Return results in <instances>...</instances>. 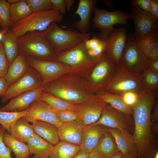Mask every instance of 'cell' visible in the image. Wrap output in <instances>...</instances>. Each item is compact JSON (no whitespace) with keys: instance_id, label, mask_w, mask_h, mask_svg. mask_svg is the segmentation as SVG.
<instances>
[{"instance_id":"16","label":"cell","mask_w":158,"mask_h":158,"mask_svg":"<svg viewBox=\"0 0 158 158\" xmlns=\"http://www.w3.org/2000/svg\"><path fill=\"white\" fill-rule=\"evenodd\" d=\"M47 83H43L39 87L21 94L10 100L8 103L0 108V111H20L27 110L34 101L37 100L46 88Z\"/></svg>"},{"instance_id":"18","label":"cell","mask_w":158,"mask_h":158,"mask_svg":"<svg viewBox=\"0 0 158 158\" xmlns=\"http://www.w3.org/2000/svg\"><path fill=\"white\" fill-rule=\"evenodd\" d=\"M84 127L83 123L80 120L62 123L58 128L60 140L80 146Z\"/></svg>"},{"instance_id":"38","label":"cell","mask_w":158,"mask_h":158,"mask_svg":"<svg viewBox=\"0 0 158 158\" xmlns=\"http://www.w3.org/2000/svg\"><path fill=\"white\" fill-rule=\"evenodd\" d=\"M32 12L53 9L51 0H25Z\"/></svg>"},{"instance_id":"60","label":"cell","mask_w":158,"mask_h":158,"mask_svg":"<svg viewBox=\"0 0 158 158\" xmlns=\"http://www.w3.org/2000/svg\"><path fill=\"white\" fill-rule=\"evenodd\" d=\"M27 158H38V157H36L35 156H34V157H27ZM50 158L49 157H46V158Z\"/></svg>"},{"instance_id":"42","label":"cell","mask_w":158,"mask_h":158,"mask_svg":"<svg viewBox=\"0 0 158 158\" xmlns=\"http://www.w3.org/2000/svg\"><path fill=\"white\" fill-rule=\"evenodd\" d=\"M152 113L150 116L151 130L154 134H158V98L156 99L154 104Z\"/></svg>"},{"instance_id":"6","label":"cell","mask_w":158,"mask_h":158,"mask_svg":"<svg viewBox=\"0 0 158 158\" xmlns=\"http://www.w3.org/2000/svg\"><path fill=\"white\" fill-rule=\"evenodd\" d=\"M150 61L139 48L134 36H128L119 63L129 71L141 74L147 69Z\"/></svg>"},{"instance_id":"21","label":"cell","mask_w":158,"mask_h":158,"mask_svg":"<svg viewBox=\"0 0 158 158\" xmlns=\"http://www.w3.org/2000/svg\"><path fill=\"white\" fill-rule=\"evenodd\" d=\"M97 2L96 0H80L75 15H78L80 19L73 24V26L80 32L85 34L89 28L91 14Z\"/></svg>"},{"instance_id":"27","label":"cell","mask_w":158,"mask_h":158,"mask_svg":"<svg viewBox=\"0 0 158 158\" xmlns=\"http://www.w3.org/2000/svg\"><path fill=\"white\" fill-rule=\"evenodd\" d=\"M0 40L3 46L7 59L10 64L18 54L17 37L10 28L2 35Z\"/></svg>"},{"instance_id":"41","label":"cell","mask_w":158,"mask_h":158,"mask_svg":"<svg viewBox=\"0 0 158 158\" xmlns=\"http://www.w3.org/2000/svg\"><path fill=\"white\" fill-rule=\"evenodd\" d=\"M139 94L134 92L128 91L119 96L126 104L132 109L138 102Z\"/></svg>"},{"instance_id":"59","label":"cell","mask_w":158,"mask_h":158,"mask_svg":"<svg viewBox=\"0 0 158 158\" xmlns=\"http://www.w3.org/2000/svg\"><path fill=\"white\" fill-rule=\"evenodd\" d=\"M153 158H158V151L154 154Z\"/></svg>"},{"instance_id":"17","label":"cell","mask_w":158,"mask_h":158,"mask_svg":"<svg viewBox=\"0 0 158 158\" xmlns=\"http://www.w3.org/2000/svg\"><path fill=\"white\" fill-rule=\"evenodd\" d=\"M127 37L126 30L118 28L114 29L106 40V56L117 64L120 62Z\"/></svg>"},{"instance_id":"7","label":"cell","mask_w":158,"mask_h":158,"mask_svg":"<svg viewBox=\"0 0 158 158\" xmlns=\"http://www.w3.org/2000/svg\"><path fill=\"white\" fill-rule=\"evenodd\" d=\"M93 11L94 13L93 25L101 29L99 37L105 40L114 30V25L118 24L128 25L127 20L130 19V15L121 10L110 12L95 7Z\"/></svg>"},{"instance_id":"52","label":"cell","mask_w":158,"mask_h":158,"mask_svg":"<svg viewBox=\"0 0 158 158\" xmlns=\"http://www.w3.org/2000/svg\"><path fill=\"white\" fill-rule=\"evenodd\" d=\"M104 158H123V154L119 150L107 156Z\"/></svg>"},{"instance_id":"39","label":"cell","mask_w":158,"mask_h":158,"mask_svg":"<svg viewBox=\"0 0 158 158\" xmlns=\"http://www.w3.org/2000/svg\"><path fill=\"white\" fill-rule=\"evenodd\" d=\"M54 111L58 119L62 123L79 120L75 111L66 110L58 111L55 109Z\"/></svg>"},{"instance_id":"32","label":"cell","mask_w":158,"mask_h":158,"mask_svg":"<svg viewBox=\"0 0 158 158\" xmlns=\"http://www.w3.org/2000/svg\"><path fill=\"white\" fill-rule=\"evenodd\" d=\"M9 10L12 26L32 12L25 0H21L18 2L10 4Z\"/></svg>"},{"instance_id":"5","label":"cell","mask_w":158,"mask_h":158,"mask_svg":"<svg viewBox=\"0 0 158 158\" xmlns=\"http://www.w3.org/2000/svg\"><path fill=\"white\" fill-rule=\"evenodd\" d=\"M106 91L118 95L128 91L140 94L144 91L140 74L130 72L120 63H117Z\"/></svg>"},{"instance_id":"3","label":"cell","mask_w":158,"mask_h":158,"mask_svg":"<svg viewBox=\"0 0 158 158\" xmlns=\"http://www.w3.org/2000/svg\"><path fill=\"white\" fill-rule=\"evenodd\" d=\"M63 17L57 10L32 12L12 26L10 29L17 37L32 31H44L53 23H60Z\"/></svg>"},{"instance_id":"61","label":"cell","mask_w":158,"mask_h":158,"mask_svg":"<svg viewBox=\"0 0 158 158\" xmlns=\"http://www.w3.org/2000/svg\"><path fill=\"white\" fill-rule=\"evenodd\" d=\"M1 28H0V33L1 32Z\"/></svg>"},{"instance_id":"46","label":"cell","mask_w":158,"mask_h":158,"mask_svg":"<svg viewBox=\"0 0 158 158\" xmlns=\"http://www.w3.org/2000/svg\"><path fill=\"white\" fill-rule=\"evenodd\" d=\"M53 9L60 11L61 14L65 13L66 11L64 0H51Z\"/></svg>"},{"instance_id":"55","label":"cell","mask_w":158,"mask_h":158,"mask_svg":"<svg viewBox=\"0 0 158 158\" xmlns=\"http://www.w3.org/2000/svg\"><path fill=\"white\" fill-rule=\"evenodd\" d=\"M66 10L68 11L70 10L71 7L73 6L74 1L73 0H64Z\"/></svg>"},{"instance_id":"10","label":"cell","mask_w":158,"mask_h":158,"mask_svg":"<svg viewBox=\"0 0 158 158\" xmlns=\"http://www.w3.org/2000/svg\"><path fill=\"white\" fill-rule=\"evenodd\" d=\"M107 104L97 96H91L76 104L75 111L79 119L85 126L94 123L99 119Z\"/></svg>"},{"instance_id":"1","label":"cell","mask_w":158,"mask_h":158,"mask_svg":"<svg viewBox=\"0 0 158 158\" xmlns=\"http://www.w3.org/2000/svg\"><path fill=\"white\" fill-rule=\"evenodd\" d=\"M158 92V90L144 91L139 94L138 102L132 109L134 123L133 135L136 147V158H153L158 151L157 138L151 131L150 123V116Z\"/></svg>"},{"instance_id":"22","label":"cell","mask_w":158,"mask_h":158,"mask_svg":"<svg viewBox=\"0 0 158 158\" xmlns=\"http://www.w3.org/2000/svg\"><path fill=\"white\" fill-rule=\"evenodd\" d=\"M26 142L30 155L33 154L39 158L49 157L54 147V145L36 133L29 139Z\"/></svg>"},{"instance_id":"53","label":"cell","mask_w":158,"mask_h":158,"mask_svg":"<svg viewBox=\"0 0 158 158\" xmlns=\"http://www.w3.org/2000/svg\"><path fill=\"white\" fill-rule=\"evenodd\" d=\"M89 154L84 151L80 150L73 158H88Z\"/></svg>"},{"instance_id":"58","label":"cell","mask_w":158,"mask_h":158,"mask_svg":"<svg viewBox=\"0 0 158 158\" xmlns=\"http://www.w3.org/2000/svg\"><path fill=\"white\" fill-rule=\"evenodd\" d=\"M20 0H8L7 1L10 4H11L18 2Z\"/></svg>"},{"instance_id":"19","label":"cell","mask_w":158,"mask_h":158,"mask_svg":"<svg viewBox=\"0 0 158 158\" xmlns=\"http://www.w3.org/2000/svg\"><path fill=\"white\" fill-rule=\"evenodd\" d=\"M109 128L100 124L84 126L80 150L90 153L94 151L100 139Z\"/></svg>"},{"instance_id":"50","label":"cell","mask_w":158,"mask_h":158,"mask_svg":"<svg viewBox=\"0 0 158 158\" xmlns=\"http://www.w3.org/2000/svg\"><path fill=\"white\" fill-rule=\"evenodd\" d=\"M9 86L4 77H0V97L4 95Z\"/></svg>"},{"instance_id":"12","label":"cell","mask_w":158,"mask_h":158,"mask_svg":"<svg viewBox=\"0 0 158 158\" xmlns=\"http://www.w3.org/2000/svg\"><path fill=\"white\" fill-rule=\"evenodd\" d=\"M85 42L62 51L61 53L59 52L54 61L72 66L96 63L102 56L96 59L90 56L87 53Z\"/></svg>"},{"instance_id":"9","label":"cell","mask_w":158,"mask_h":158,"mask_svg":"<svg viewBox=\"0 0 158 158\" xmlns=\"http://www.w3.org/2000/svg\"><path fill=\"white\" fill-rule=\"evenodd\" d=\"M43 83L42 79L38 73L30 66L26 73L13 84L9 86L1 101L4 103L25 92L37 88Z\"/></svg>"},{"instance_id":"4","label":"cell","mask_w":158,"mask_h":158,"mask_svg":"<svg viewBox=\"0 0 158 158\" xmlns=\"http://www.w3.org/2000/svg\"><path fill=\"white\" fill-rule=\"evenodd\" d=\"M51 44L58 52L70 49L90 39V34H83L73 29L65 30L55 22L44 31Z\"/></svg>"},{"instance_id":"15","label":"cell","mask_w":158,"mask_h":158,"mask_svg":"<svg viewBox=\"0 0 158 158\" xmlns=\"http://www.w3.org/2000/svg\"><path fill=\"white\" fill-rule=\"evenodd\" d=\"M130 19L133 20L137 36L158 29V19L140 8L134 0L131 1Z\"/></svg>"},{"instance_id":"28","label":"cell","mask_w":158,"mask_h":158,"mask_svg":"<svg viewBox=\"0 0 158 158\" xmlns=\"http://www.w3.org/2000/svg\"><path fill=\"white\" fill-rule=\"evenodd\" d=\"M80 150V146L61 140L54 145L50 158H73Z\"/></svg>"},{"instance_id":"49","label":"cell","mask_w":158,"mask_h":158,"mask_svg":"<svg viewBox=\"0 0 158 158\" xmlns=\"http://www.w3.org/2000/svg\"><path fill=\"white\" fill-rule=\"evenodd\" d=\"M149 13L158 19V0H151V5Z\"/></svg>"},{"instance_id":"29","label":"cell","mask_w":158,"mask_h":158,"mask_svg":"<svg viewBox=\"0 0 158 158\" xmlns=\"http://www.w3.org/2000/svg\"><path fill=\"white\" fill-rule=\"evenodd\" d=\"M3 139L6 145L13 152L16 158H27L30 156L28 145L17 140L8 132H5Z\"/></svg>"},{"instance_id":"31","label":"cell","mask_w":158,"mask_h":158,"mask_svg":"<svg viewBox=\"0 0 158 158\" xmlns=\"http://www.w3.org/2000/svg\"><path fill=\"white\" fill-rule=\"evenodd\" d=\"M96 96L113 108L131 116L133 115V110L126 104L120 96L107 91L97 93Z\"/></svg>"},{"instance_id":"51","label":"cell","mask_w":158,"mask_h":158,"mask_svg":"<svg viewBox=\"0 0 158 158\" xmlns=\"http://www.w3.org/2000/svg\"><path fill=\"white\" fill-rule=\"evenodd\" d=\"M147 69L158 73V60L150 61Z\"/></svg>"},{"instance_id":"40","label":"cell","mask_w":158,"mask_h":158,"mask_svg":"<svg viewBox=\"0 0 158 158\" xmlns=\"http://www.w3.org/2000/svg\"><path fill=\"white\" fill-rule=\"evenodd\" d=\"M9 65L0 40V77H4L7 73Z\"/></svg>"},{"instance_id":"47","label":"cell","mask_w":158,"mask_h":158,"mask_svg":"<svg viewBox=\"0 0 158 158\" xmlns=\"http://www.w3.org/2000/svg\"><path fill=\"white\" fill-rule=\"evenodd\" d=\"M133 0L142 10L146 12H149L151 5V0Z\"/></svg>"},{"instance_id":"30","label":"cell","mask_w":158,"mask_h":158,"mask_svg":"<svg viewBox=\"0 0 158 158\" xmlns=\"http://www.w3.org/2000/svg\"><path fill=\"white\" fill-rule=\"evenodd\" d=\"M119 150L114 137L108 131L102 136L94 151L105 157Z\"/></svg>"},{"instance_id":"34","label":"cell","mask_w":158,"mask_h":158,"mask_svg":"<svg viewBox=\"0 0 158 158\" xmlns=\"http://www.w3.org/2000/svg\"><path fill=\"white\" fill-rule=\"evenodd\" d=\"M136 40L139 48L147 57L154 45L158 41V29L143 35L137 36Z\"/></svg>"},{"instance_id":"45","label":"cell","mask_w":158,"mask_h":158,"mask_svg":"<svg viewBox=\"0 0 158 158\" xmlns=\"http://www.w3.org/2000/svg\"><path fill=\"white\" fill-rule=\"evenodd\" d=\"M104 40L99 37L94 36L85 42V47L87 50H93L99 45Z\"/></svg>"},{"instance_id":"13","label":"cell","mask_w":158,"mask_h":158,"mask_svg":"<svg viewBox=\"0 0 158 158\" xmlns=\"http://www.w3.org/2000/svg\"><path fill=\"white\" fill-rule=\"evenodd\" d=\"M26 59L29 66L41 76L43 83L54 80L68 69L66 67L54 61L41 60L30 56H27Z\"/></svg>"},{"instance_id":"36","label":"cell","mask_w":158,"mask_h":158,"mask_svg":"<svg viewBox=\"0 0 158 158\" xmlns=\"http://www.w3.org/2000/svg\"><path fill=\"white\" fill-rule=\"evenodd\" d=\"M140 79L144 90L150 92L158 89V73L148 69L140 74Z\"/></svg>"},{"instance_id":"2","label":"cell","mask_w":158,"mask_h":158,"mask_svg":"<svg viewBox=\"0 0 158 158\" xmlns=\"http://www.w3.org/2000/svg\"><path fill=\"white\" fill-rule=\"evenodd\" d=\"M18 54L54 61L59 52L53 47L44 31L29 32L17 37Z\"/></svg>"},{"instance_id":"33","label":"cell","mask_w":158,"mask_h":158,"mask_svg":"<svg viewBox=\"0 0 158 158\" xmlns=\"http://www.w3.org/2000/svg\"><path fill=\"white\" fill-rule=\"evenodd\" d=\"M37 100L45 102L57 111H76V104L64 100L50 93L44 92L41 93Z\"/></svg>"},{"instance_id":"57","label":"cell","mask_w":158,"mask_h":158,"mask_svg":"<svg viewBox=\"0 0 158 158\" xmlns=\"http://www.w3.org/2000/svg\"><path fill=\"white\" fill-rule=\"evenodd\" d=\"M104 1V3L106 4L108 6H109V7L112 8V5L111 2L110 1Z\"/></svg>"},{"instance_id":"23","label":"cell","mask_w":158,"mask_h":158,"mask_svg":"<svg viewBox=\"0 0 158 158\" xmlns=\"http://www.w3.org/2000/svg\"><path fill=\"white\" fill-rule=\"evenodd\" d=\"M109 131L114 137L118 150L123 155L136 156V147L132 135L118 130L109 128Z\"/></svg>"},{"instance_id":"44","label":"cell","mask_w":158,"mask_h":158,"mask_svg":"<svg viewBox=\"0 0 158 158\" xmlns=\"http://www.w3.org/2000/svg\"><path fill=\"white\" fill-rule=\"evenodd\" d=\"M106 47V40H104L99 45L94 49L87 50V53L90 56L93 58H98L102 56L103 54L105 52Z\"/></svg>"},{"instance_id":"56","label":"cell","mask_w":158,"mask_h":158,"mask_svg":"<svg viewBox=\"0 0 158 158\" xmlns=\"http://www.w3.org/2000/svg\"><path fill=\"white\" fill-rule=\"evenodd\" d=\"M123 158H136L135 156H133L129 154L123 155Z\"/></svg>"},{"instance_id":"48","label":"cell","mask_w":158,"mask_h":158,"mask_svg":"<svg viewBox=\"0 0 158 158\" xmlns=\"http://www.w3.org/2000/svg\"><path fill=\"white\" fill-rule=\"evenodd\" d=\"M147 57L150 61L158 60V41L154 45L149 52Z\"/></svg>"},{"instance_id":"20","label":"cell","mask_w":158,"mask_h":158,"mask_svg":"<svg viewBox=\"0 0 158 158\" xmlns=\"http://www.w3.org/2000/svg\"><path fill=\"white\" fill-rule=\"evenodd\" d=\"M43 92L75 104L80 103L86 99V97L77 90L70 87L62 86L56 83L47 85Z\"/></svg>"},{"instance_id":"24","label":"cell","mask_w":158,"mask_h":158,"mask_svg":"<svg viewBox=\"0 0 158 158\" xmlns=\"http://www.w3.org/2000/svg\"><path fill=\"white\" fill-rule=\"evenodd\" d=\"M30 68L26 57L18 54L10 64L7 73L4 78L10 86L23 76Z\"/></svg>"},{"instance_id":"43","label":"cell","mask_w":158,"mask_h":158,"mask_svg":"<svg viewBox=\"0 0 158 158\" xmlns=\"http://www.w3.org/2000/svg\"><path fill=\"white\" fill-rule=\"evenodd\" d=\"M6 129L0 125V158H12L11 156V150L6 145L3 139Z\"/></svg>"},{"instance_id":"37","label":"cell","mask_w":158,"mask_h":158,"mask_svg":"<svg viewBox=\"0 0 158 158\" xmlns=\"http://www.w3.org/2000/svg\"><path fill=\"white\" fill-rule=\"evenodd\" d=\"M10 4L6 0H0V28L2 30L11 27L10 17Z\"/></svg>"},{"instance_id":"35","label":"cell","mask_w":158,"mask_h":158,"mask_svg":"<svg viewBox=\"0 0 158 158\" xmlns=\"http://www.w3.org/2000/svg\"><path fill=\"white\" fill-rule=\"evenodd\" d=\"M27 111L28 109L20 111H0V125L9 133L16 121L18 118L25 116Z\"/></svg>"},{"instance_id":"14","label":"cell","mask_w":158,"mask_h":158,"mask_svg":"<svg viewBox=\"0 0 158 158\" xmlns=\"http://www.w3.org/2000/svg\"><path fill=\"white\" fill-rule=\"evenodd\" d=\"M26 115L22 117L29 122L37 120L51 123L57 128L62 124L58 119L54 109L43 101L37 100L29 106Z\"/></svg>"},{"instance_id":"54","label":"cell","mask_w":158,"mask_h":158,"mask_svg":"<svg viewBox=\"0 0 158 158\" xmlns=\"http://www.w3.org/2000/svg\"><path fill=\"white\" fill-rule=\"evenodd\" d=\"M101 154L95 151H93L89 154L88 158H104Z\"/></svg>"},{"instance_id":"26","label":"cell","mask_w":158,"mask_h":158,"mask_svg":"<svg viewBox=\"0 0 158 158\" xmlns=\"http://www.w3.org/2000/svg\"><path fill=\"white\" fill-rule=\"evenodd\" d=\"M9 133L17 140L25 143L35 133L32 125L23 117L16 121Z\"/></svg>"},{"instance_id":"11","label":"cell","mask_w":158,"mask_h":158,"mask_svg":"<svg viewBox=\"0 0 158 158\" xmlns=\"http://www.w3.org/2000/svg\"><path fill=\"white\" fill-rule=\"evenodd\" d=\"M116 64L107 56H102L94 65L91 74L94 90L97 93L106 91Z\"/></svg>"},{"instance_id":"8","label":"cell","mask_w":158,"mask_h":158,"mask_svg":"<svg viewBox=\"0 0 158 158\" xmlns=\"http://www.w3.org/2000/svg\"><path fill=\"white\" fill-rule=\"evenodd\" d=\"M100 124L133 135L134 123L133 117L113 108L108 104L99 119L91 125Z\"/></svg>"},{"instance_id":"25","label":"cell","mask_w":158,"mask_h":158,"mask_svg":"<svg viewBox=\"0 0 158 158\" xmlns=\"http://www.w3.org/2000/svg\"><path fill=\"white\" fill-rule=\"evenodd\" d=\"M35 133L54 145L59 141L58 128L45 121L35 120L30 121Z\"/></svg>"}]
</instances>
